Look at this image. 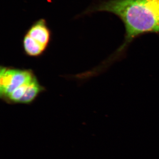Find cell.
Returning <instances> with one entry per match:
<instances>
[{"label":"cell","instance_id":"cell-1","mask_svg":"<svg viewBox=\"0 0 159 159\" xmlns=\"http://www.w3.org/2000/svg\"><path fill=\"white\" fill-rule=\"evenodd\" d=\"M95 10L116 14L124 23L126 37L119 51L140 34L159 33V0H110Z\"/></svg>","mask_w":159,"mask_h":159},{"label":"cell","instance_id":"cell-5","mask_svg":"<svg viewBox=\"0 0 159 159\" xmlns=\"http://www.w3.org/2000/svg\"><path fill=\"white\" fill-rule=\"evenodd\" d=\"M43 89L42 87L40 85L36 77H35L29 84L25 95L20 100L19 103L24 104L31 103L43 91Z\"/></svg>","mask_w":159,"mask_h":159},{"label":"cell","instance_id":"cell-3","mask_svg":"<svg viewBox=\"0 0 159 159\" xmlns=\"http://www.w3.org/2000/svg\"><path fill=\"white\" fill-rule=\"evenodd\" d=\"M26 34L45 48L48 45L51 39L50 29L47 22L43 19L36 21L33 24Z\"/></svg>","mask_w":159,"mask_h":159},{"label":"cell","instance_id":"cell-2","mask_svg":"<svg viewBox=\"0 0 159 159\" xmlns=\"http://www.w3.org/2000/svg\"><path fill=\"white\" fill-rule=\"evenodd\" d=\"M35 76L31 71L1 67L0 94L5 99L9 94Z\"/></svg>","mask_w":159,"mask_h":159},{"label":"cell","instance_id":"cell-4","mask_svg":"<svg viewBox=\"0 0 159 159\" xmlns=\"http://www.w3.org/2000/svg\"><path fill=\"white\" fill-rule=\"evenodd\" d=\"M23 46L26 54L33 57L41 55L46 49L27 34L23 40Z\"/></svg>","mask_w":159,"mask_h":159}]
</instances>
